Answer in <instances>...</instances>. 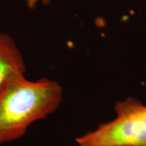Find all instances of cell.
<instances>
[{
	"label": "cell",
	"instance_id": "6da1fadb",
	"mask_svg": "<svg viewBox=\"0 0 146 146\" xmlns=\"http://www.w3.org/2000/svg\"><path fill=\"white\" fill-rule=\"evenodd\" d=\"M63 95L54 80L33 81L24 72L10 76L0 89V145L21 138L31 124L54 113Z\"/></svg>",
	"mask_w": 146,
	"mask_h": 146
},
{
	"label": "cell",
	"instance_id": "7a4b0ae2",
	"mask_svg": "<svg viewBox=\"0 0 146 146\" xmlns=\"http://www.w3.org/2000/svg\"><path fill=\"white\" fill-rule=\"evenodd\" d=\"M116 117L76 139L79 146H137L146 145V105L133 98L119 101Z\"/></svg>",
	"mask_w": 146,
	"mask_h": 146
},
{
	"label": "cell",
	"instance_id": "3957f363",
	"mask_svg": "<svg viewBox=\"0 0 146 146\" xmlns=\"http://www.w3.org/2000/svg\"><path fill=\"white\" fill-rule=\"evenodd\" d=\"M25 63L16 42L0 32V89L12 75L25 72Z\"/></svg>",
	"mask_w": 146,
	"mask_h": 146
},
{
	"label": "cell",
	"instance_id": "277c9868",
	"mask_svg": "<svg viewBox=\"0 0 146 146\" xmlns=\"http://www.w3.org/2000/svg\"><path fill=\"white\" fill-rule=\"evenodd\" d=\"M50 1L51 0H25L28 8H29L31 10L34 9L38 3H42L44 5H47V4H50Z\"/></svg>",
	"mask_w": 146,
	"mask_h": 146
},
{
	"label": "cell",
	"instance_id": "5b68a950",
	"mask_svg": "<svg viewBox=\"0 0 146 146\" xmlns=\"http://www.w3.org/2000/svg\"><path fill=\"white\" fill-rule=\"evenodd\" d=\"M137 146H146V145H137Z\"/></svg>",
	"mask_w": 146,
	"mask_h": 146
}]
</instances>
